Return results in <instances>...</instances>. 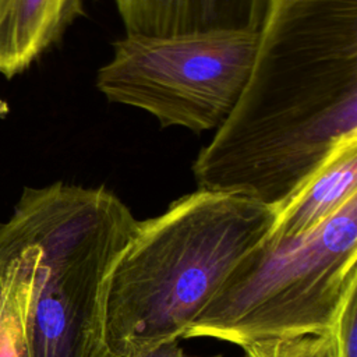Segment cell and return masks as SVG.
Here are the masks:
<instances>
[{"label": "cell", "mask_w": 357, "mask_h": 357, "mask_svg": "<svg viewBox=\"0 0 357 357\" xmlns=\"http://www.w3.org/2000/svg\"><path fill=\"white\" fill-rule=\"evenodd\" d=\"M86 0H0V74L13 78L50 50Z\"/></svg>", "instance_id": "7"}, {"label": "cell", "mask_w": 357, "mask_h": 357, "mask_svg": "<svg viewBox=\"0 0 357 357\" xmlns=\"http://www.w3.org/2000/svg\"><path fill=\"white\" fill-rule=\"evenodd\" d=\"M132 357H222L220 354H215V356H191L187 354L178 344L177 342H172V343H166L162 344L159 347L151 349L145 353L132 356Z\"/></svg>", "instance_id": "12"}, {"label": "cell", "mask_w": 357, "mask_h": 357, "mask_svg": "<svg viewBox=\"0 0 357 357\" xmlns=\"http://www.w3.org/2000/svg\"><path fill=\"white\" fill-rule=\"evenodd\" d=\"M357 290V195L311 231L266 240L230 273L183 339L244 347L258 340L324 335Z\"/></svg>", "instance_id": "4"}, {"label": "cell", "mask_w": 357, "mask_h": 357, "mask_svg": "<svg viewBox=\"0 0 357 357\" xmlns=\"http://www.w3.org/2000/svg\"><path fill=\"white\" fill-rule=\"evenodd\" d=\"M357 195V139L340 145L325 163L282 205L268 243L303 236Z\"/></svg>", "instance_id": "8"}, {"label": "cell", "mask_w": 357, "mask_h": 357, "mask_svg": "<svg viewBox=\"0 0 357 357\" xmlns=\"http://www.w3.org/2000/svg\"><path fill=\"white\" fill-rule=\"evenodd\" d=\"M258 32L213 31L174 36L124 35L96 75L112 103L141 109L162 127L218 130L236 106Z\"/></svg>", "instance_id": "5"}, {"label": "cell", "mask_w": 357, "mask_h": 357, "mask_svg": "<svg viewBox=\"0 0 357 357\" xmlns=\"http://www.w3.org/2000/svg\"><path fill=\"white\" fill-rule=\"evenodd\" d=\"M273 0H114L127 35L258 32Z\"/></svg>", "instance_id": "6"}, {"label": "cell", "mask_w": 357, "mask_h": 357, "mask_svg": "<svg viewBox=\"0 0 357 357\" xmlns=\"http://www.w3.org/2000/svg\"><path fill=\"white\" fill-rule=\"evenodd\" d=\"M357 139V0H273L251 71L192 163L199 190L272 208Z\"/></svg>", "instance_id": "1"}, {"label": "cell", "mask_w": 357, "mask_h": 357, "mask_svg": "<svg viewBox=\"0 0 357 357\" xmlns=\"http://www.w3.org/2000/svg\"><path fill=\"white\" fill-rule=\"evenodd\" d=\"M243 357H333L331 332L289 339H269L250 343Z\"/></svg>", "instance_id": "10"}, {"label": "cell", "mask_w": 357, "mask_h": 357, "mask_svg": "<svg viewBox=\"0 0 357 357\" xmlns=\"http://www.w3.org/2000/svg\"><path fill=\"white\" fill-rule=\"evenodd\" d=\"M275 219V208L254 198L198 188L138 220L107 282L105 340L113 357L183 339Z\"/></svg>", "instance_id": "2"}, {"label": "cell", "mask_w": 357, "mask_h": 357, "mask_svg": "<svg viewBox=\"0 0 357 357\" xmlns=\"http://www.w3.org/2000/svg\"><path fill=\"white\" fill-rule=\"evenodd\" d=\"M329 332L333 357H357V290L347 296Z\"/></svg>", "instance_id": "11"}, {"label": "cell", "mask_w": 357, "mask_h": 357, "mask_svg": "<svg viewBox=\"0 0 357 357\" xmlns=\"http://www.w3.org/2000/svg\"><path fill=\"white\" fill-rule=\"evenodd\" d=\"M25 296L17 259L0 250V357H25Z\"/></svg>", "instance_id": "9"}, {"label": "cell", "mask_w": 357, "mask_h": 357, "mask_svg": "<svg viewBox=\"0 0 357 357\" xmlns=\"http://www.w3.org/2000/svg\"><path fill=\"white\" fill-rule=\"evenodd\" d=\"M138 219L105 187H25L0 222L26 296L25 357H113L105 340L107 282Z\"/></svg>", "instance_id": "3"}]
</instances>
